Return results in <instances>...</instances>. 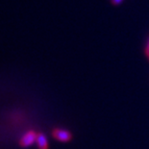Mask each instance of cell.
Returning a JSON list of instances; mask_svg holds the SVG:
<instances>
[{"label": "cell", "instance_id": "5b68a950", "mask_svg": "<svg viewBox=\"0 0 149 149\" xmlns=\"http://www.w3.org/2000/svg\"><path fill=\"white\" fill-rule=\"evenodd\" d=\"M145 53H146V55L149 57V39L147 40V45H146V48H145Z\"/></svg>", "mask_w": 149, "mask_h": 149}, {"label": "cell", "instance_id": "7a4b0ae2", "mask_svg": "<svg viewBox=\"0 0 149 149\" xmlns=\"http://www.w3.org/2000/svg\"><path fill=\"white\" fill-rule=\"evenodd\" d=\"M53 137L55 138L57 141L62 142H68L71 139L72 135L71 133L65 129H55L52 132Z\"/></svg>", "mask_w": 149, "mask_h": 149}, {"label": "cell", "instance_id": "277c9868", "mask_svg": "<svg viewBox=\"0 0 149 149\" xmlns=\"http://www.w3.org/2000/svg\"><path fill=\"white\" fill-rule=\"evenodd\" d=\"M123 1V0H112V3L113 5H118Z\"/></svg>", "mask_w": 149, "mask_h": 149}, {"label": "cell", "instance_id": "3957f363", "mask_svg": "<svg viewBox=\"0 0 149 149\" xmlns=\"http://www.w3.org/2000/svg\"><path fill=\"white\" fill-rule=\"evenodd\" d=\"M37 144L39 149H48V139L43 133H38Z\"/></svg>", "mask_w": 149, "mask_h": 149}, {"label": "cell", "instance_id": "6da1fadb", "mask_svg": "<svg viewBox=\"0 0 149 149\" xmlns=\"http://www.w3.org/2000/svg\"><path fill=\"white\" fill-rule=\"evenodd\" d=\"M37 137H38V133L33 131V130L27 131L20 139V141H19L20 146H22V147L31 146L35 141H37Z\"/></svg>", "mask_w": 149, "mask_h": 149}]
</instances>
